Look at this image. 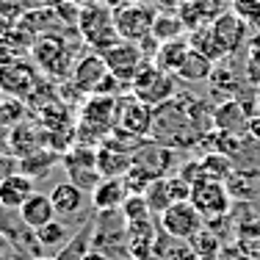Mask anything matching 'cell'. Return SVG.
I'll return each instance as SVG.
<instances>
[{
    "instance_id": "1",
    "label": "cell",
    "mask_w": 260,
    "mask_h": 260,
    "mask_svg": "<svg viewBox=\"0 0 260 260\" xmlns=\"http://www.w3.org/2000/svg\"><path fill=\"white\" fill-rule=\"evenodd\" d=\"M78 34L94 53H105L116 42H122L114 25V9L105 3H89L78 11Z\"/></svg>"
},
{
    "instance_id": "2",
    "label": "cell",
    "mask_w": 260,
    "mask_h": 260,
    "mask_svg": "<svg viewBox=\"0 0 260 260\" xmlns=\"http://www.w3.org/2000/svg\"><path fill=\"white\" fill-rule=\"evenodd\" d=\"M72 86L80 91V94H111L116 97V91H119V83L114 75H111L108 64H105V58L100 53L91 50L89 55H83V58H78L75 70H72Z\"/></svg>"
},
{
    "instance_id": "3",
    "label": "cell",
    "mask_w": 260,
    "mask_h": 260,
    "mask_svg": "<svg viewBox=\"0 0 260 260\" xmlns=\"http://www.w3.org/2000/svg\"><path fill=\"white\" fill-rule=\"evenodd\" d=\"M175 78L177 75H169V72H164L155 64H147L144 70L133 78L130 94H133L136 100H141L144 105H150V108H158V105L175 100V91H177Z\"/></svg>"
},
{
    "instance_id": "4",
    "label": "cell",
    "mask_w": 260,
    "mask_h": 260,
    "mask_svg": "<svg viewBox=\"0 0 260 260\" xmlns=\"http://www.w3.org/2000/svg\"><path fill=\"white\" fill-rule=\"evenodd\" d=\"M34 58H36V67H39L42 72H47L50 78L72 75V70H75V64H78L72 45L64 42L61 36H53V34H45L34 45Z\"/></svg>"
},
{
    "instance_id": "5",
    "label": "cell",
    "mask_w": 260,
    "mask_h": 260,
    "mask_svg": "<svg viewBox=\"0 0 260 260\" xmlns=\"http://www.w3.org/2000/svg\"><path fill=\"white\" fill-rule=\"evenodd\" d=\"M155 17H158V9H152L150 3H141V0L125 3V6H119V9H114L116 34L125 42H141V39H147V36H152Z\"/></svg>"
},
{
    "instance_id": "6",
    "label": "cell",
    "mask_w": 260,
    "mask_h": 260,
    "mask_svg": "<svg viewBox=\"0 0 260 260\" xmlns=\"http://www.w3.org/2000/svg\"><path fill=\"white\" fill-rule=\"evenodd\" d=\"M160 230L175 241H194L197 235L205 230V216L194 208V202H175L158 216Z\"/></svg>"
},
{
    "instance_id": "7",
    "label": "cell",
    "mask_w": 260,
    "mask_h": 260,
    "mask_svg": "<svg viewBox=\"0 0 260 260\" xmlns=\"http://www.w3.org/2000/svg\"><path fill=\"white\" fill-rule=\"evenodd\" d=\"M61 166L70 175V183H75L78 188H83L86 194L97 188V183L103 180L100 169H97V150L86 144H75L70 152L61 155Z\"/></svg>"
},
{
    "instance_id": "8",
    "label": "cell",
    "mask_w": 260,
    "mask_h": 260,
    "mask_svg": "<svg viewBox=\"0 0 260 260\" xmlns=\"http://www.w3.org/2000/svg\"><path fill=\"white\" fill-rule=\"evenodd\" d=\"M100 55L105 58V64H108L111 75L125 86L133 83V78L147 67V55H144V50H141L139 42H125L122 39V42H116L114 47H108V50L100 53Z\"/></svg>"
},
{
    "instance_id": "9",
    "label": "cell",
    "mask_w": 260,
    "mask_h": 260,
    "mask_svg": "<svg viewBox=\"0 0 260 260\" xmlns=\"http://www.w3.org/2000/svg\"><path fill=\"white\" fill-rule=\"evenodd\" d=\"M191 202L205 219H224V213L233 205V194L224 183L202 180L191 188Z\"/></svg>"
},
{
    "instance_id": "10",
    "label": "cell",
    "mask_w": 260,
    "mask_h": 260,
    "mask_svg": "<svg viewBox=\"0 0 260 260\" xmlns=\"http://www.w3.org/2000/svg\"><path fill=\"white\" fill-rule=\"evenodd\" d=\"M152 116H155V108L136 100L133 94L125 97V100L119 97V122H116V127L127 130L130 136H136V139H150L152 136Z\"/></svg>"
},
{
    "instance_id": "11",
    "label": "cell",
    "mask_w": 260,
    "mask_h": 260,
    "mask_svg": "<svg viewBox=\"0 0 260 260\" xmlns=\"http://www.w3.org/2000/svg\"><path fill=\"white\" fill-rule=\"evenodd\" d=\"M172 164H175V152H172V147L158 144V141L155 144L141 141V144L133 150V166L144 169L152 180H158V177H169Z\"/></svg>"
},
{
    "instance_id": "12",
    "label": "cell",
    "mask_w": 260,
    "mask_h": 260,
    "mask_svg": "<svg viewBox=\"0 0 260 260\" xmlns=\"http://www.w3.org/2000/svg\"><path fill=\"white\" fill-rule=\"evenodd\" d=\"M210 28H213V34H216V39H219L224 55L238 53V47L246 42V34H249V25H246L235 11H224V14H219L213 22H210Z\"/></svg>"
},
{
    "instance_id": "13",
    "label": "cell",
    "mask_w": 260,
    "mask_h": 260,
    "mask_svg": "<svg viewBox=\"0 0 260 260\" xmlns=\"http://www.w3.org/2000/svg\"><path fill=\"white\" fill-rule=\"evenodd\" d=\"M34 67L25 64V61H3L0 64V91H6L9 97H25L30 89H34Z\"/></svg>"
},
{
    "instance_id": "14",
    "label": "cell",
    "mask_w": 260,
    "mask_h": 260,
    "mask_svg": "<svg viewBox=\"0 0 260 260\" xmlns=\"http://www.w3.org/2000/svg\"><path fill=\"white\" fill-rule=\"evenodd\" d=\"M6 144H9V152L11 155H17V158H28V155H34V152H39V150H45L47 147V130H39V127H34V125H17V127H11L9 130V139H6Z\"/></svg>"
},
{
    "instance_id": "15",
    "label": "cell",
    "mask_w": 260,
    "mask_h": 260,
    "mask_svg": "<svg viewBox=\"0 0 260 260\" xmlns=\"http://www.w3.org/2000/svg\"><path fill=\"white\" fill-rule=\"evenodd\" d=\"M89 197H91L94 210L103 213V210H122L125 200L130 197V191H127V185H125L122 177H103Z\"/></svg>"
},
{
    "instance_id": "16",
    "label": "cell",
    "mask_w": 260,
    "mask_h": 260,
    "mask_svg": "<svg viewBox=\"0 0 260 260\" xmlns=\"http://www.w3.org/2000/svg\"><path fill=\"white\" fill-rule=\"evenodd\" d=\"M34 194H36L34 177H28L25 172H17V175L9 177V180L0 183V208L20 210Z\"/></svg>"
},
{
    "instance_id": "17",
    "label": "cell",
    "mask_w": 260,
    "mask_h": 260,
    "mask_svg": "<svg viewBox=\"0 0 260 260\" xmlns=\"http://www.w3.org/2000/svg\"><path fill=\"white\" fill-rule=\"evenodd\" d=\"M127 252L136 260H150L155 255V227L150 219L127 221Z\"/></svg>"
},
{
    "instance_id": "18",
    "label": "cell",
    "mask_w": 260,
    "mask_h": 260,
    "mask_svg": "<svg viewBox=\"0 0 260 260\" xmlns=\"http://www.w3.org/2000/svg\"><path fill=\"white\" fill-rule=\"evenodd\" d=\"M210 89H213V94L219 91L221 97H227V100H235L238 97V83H249L246 80V72H238V67L230 64V55L227 58H221L219 64L213 67V75H210Z\"/></svg>"
},
{
    "instance_id": "19",
    "label": "cell",
    "mask_w": 260,
    "mask_h": 260,
    "mask_svg": "<svg viewBox=\"0 0 260 260\" xmlns=\"http://www.w3.org/2000/svg\"><path fill=\"white\" fill-rule=\"evenodd\" d=\"M130 166H133V155L127 150H119L111 141H103L97 147V169L103 177H125Z\"/></svg>"
},
{
    "instance_id": "20",
    "label": "cell",
    "mask_w": 260,
    "mask_h": 260,
    "mask_svg": "<svg viewBox=\"0 0 260 260\" xmlns=\"http://www.w3.org/2000/svg\"><path fill=\"white\" fill-rule=\"evenodd\" d=\"M55 216H58V213H55V205H53L50 194H39V191H36L25 205L20 208V221L25 227H30L34 233L39 230V227L50 224Z\"/></svg>"
},
{
    "instance_id": "21",
    "label": "cell",
    "mask_w": 260,
    "mask_h": 260,
    "mask_svg": "<svg viewBox=\"0 0 260 260\" xmlns=\"http://www.w3.org/2000/svg\"><path fill=\"white\" fill-rule=\"evenodd\" d=\"M50 200H53V205H55V213L64 216V219H72V216H78L80 210L86 208V191L78 188L75 183L67 180V183L53 185Z\"/></svg>"
},
{
    "instance_id": "22",
    "label": "cell",
    "mask_w": 260,
    "mask_h": 260,
    "mask_svg": "<svg viewBox=\"0 0 260 260\" xmlns=\"http://www.w3.org/2000/svg\"><path fill=\"white\" fill-rule=\"evenodd\" d=\"M191 53V42L185 39H172V42H164V45L158 47V55L152 58V64L160 67L164 72H169V75H177V70L183 67L185 55Z\"/></svg>"
},
{
    "instance_id": "23",
    "label": "cell",
    "mask_w": 260,
    "mask_h": 260,
    "mask_svg": "<svg viewBox=\"0 0 260 260\" xmlns=\"http://www.w3.org/2000/svg\"><path fill=\"white\" fill-rule=\"evenodd\" d=\"M213 67H216L213 58H208V55H202L200 50L191 47V53L185 55L183 67L177 70V80H183V83H202V80H210Z\"/></svg>"
},
{
    "instance_id": "24",
    "label": "cell",
    "mask_w": 260,
    "mask_h": 260,
    "mask_svg": "<svg viewBox=\"0 0 260 260\" xmlns=\"http://www.w3.org/2000/svg\"><path fill=\"white\" fill-rule=\"evenodd\" d=\"M91 238H94V219L86 221V224L55 252V260H83L91 252Z\"/></svg>"
},
{
    "instance_id": "25",
    "label": "cell",
    "mask_w": 260,
    "mask_h": 260,
    "mask_svg": "<svg viewBox=\"0 0 260 260\" xmlns=\"http://www.w3.org/2000/svg\"><path fill=\"white\" fill-rule=\"evenodd\" d=\"M177 14H180V20L185 22V30L205 28V25H210V22L219 17L210 0H185V6L177 11Z\"/></svg>"
},
{
    "instance_id": "26",
    "label": "cell",
    "mask_w": 260,
    "mask_h": 260,
    "mask_svg": "<svg viewBox=\"0 0 260 260\" xmlns=\"http://www.w3.org/2000/svg\"><path fill=\"white\" fill-rule=\"evenodd\" d=\"M200 164H202V172H205V180H216V183H227L235 172V160L221 150L202 155Z\"/></svg>"
},
{
    "instance_id": "27",
    "label": "cell",
    "mask_w": 260,
    "mask_h": 260,
    "mask_svg": "<svg viewBox=\"0 0 260 260\" xmlns=\"http://www.w3.org/2000/svg\"><path fill=\"white\" fill-rule=\"evenodd\" d=\"M185 34V22L180 20L177 11H158L155 17V25H152V36L164 45V42H172V39H183Z\"/></svg>"
},
{
    "instance_id": "28",
    "label": "cell",
    "mask_w": 260,
    "mask_h": 260,
    "mask_svg": "<svg viewBox=\"0 0 260 260\" xmlns=\"http://www.w3.org/2000/svg\"><path fill=\"white\" fill-rule=\"evenodd\" d=\"M188 42H191V47H194V50H200L202 55H208V58H213V61L227 58L224 50H221V45H219V39H216V34H213V28H210V25L191 30V34H188Z\"/></svg>"
},
{
    "instance_id": "29",
    "label": "cell",
    "mask_w": 260,
    "mask_h": 260,
    "mask_svg": "<svg viewBox=\"0 0 260 260\" xmlns=\"http://www.w3.org/2000/svg\"><path fill=\"white\" fill-rule=\"evenodd\" d=\"M34 235H36V244H39L42 249H55V252L70 241V230H67V224H64V221H58V219H53L50 224L39 227Z\"/></svg>"
},
{
    "instance_id": "30",
    "label": "cell",
    "mask_w": 260,
    "mask_h": 260,
    "mask_svg": "<svg viewBox=\"0 0 260 260\" xmlns=\"http://www.w3.org/2000/svg\"><path fill=\"white\" fill-rule=\"evenodd\" d=\"M55 160H58V152H53V150L45 147V150L22 158L20 160V172H25L28 177H47V172L55 166Z\"/></svg>"
},
{
    "instance_id": "31",
    "label": "cell",
    "mask_w": 260,
    "mask_h": 260,
    "mask_svg": "<svg viewBox=\"0 0 260 260\" xmlns=\"http://www.w3.org/2000/svg\"><path fill=\"white\" fill-rule=\"evenodd\" d=\"M144 200H147V205H150L152 216H160L169 205H175V202H172V194H169V180H166V177L152 180L150 188L144 191Z\"/></svg>"
},
{
    "instance_id": "32",
    "label": "cell",
    "mask_w": 260,
    "mask_h": 260,
    "mask_svg": "<svg viewBox=\"0 0 260 260\" xmlns=\"http://www.w3.org/2000/svg\"><path fill=\"white\" fill-rule=\"evenodd\" d=\"M22 119H25V105H22L20 97H3L0 100V127L11 130L22 125Z\"/></svg>"
},
{
    "instance_id": "33",
    "label": "cell",
    "mask_w": 260,
    "mask_h": 260,
    "mask_svg": "<svg viewBox=\"0 0 260 260\" xmlns=\"http://www.w3.org/2000/svg\"><path fill=\"white\" fill-rule=\"evenodd\" d=\"M122 216H125L127 221H141V219H150L152 210L147 205L144 194H130L125 200V205H122Z\"/></svg>"
},
{
    "instance_id": "34",
    "label": "cell",
    "mask_w": 260,
    "mask_h": 260,
    "mask_svg": "<svg viewBox=\"0 0 260 260\" xmlns=\"http://www.w3.org/2000/svg\"><path fill=\"white\" fill-rule=\"evenodd\" d=\"M233 11L246 22L249 28H257L260 30V0H235L233 3Z\"/></svg>"
},
{
    "instance_id": "35",
    "label": "cell",
    "mask_w": 260,
    "mask_h": 260,
    "mask_svg": "<svg viewBox=\"0 0 260 260\" xmlns=\"http://www.w3.org/2000/svg\"><path fill=\"white\" fill-rule=\"evenodd\" d=\"M246 80H249V86H260V36L257 39H252L249 50H246Z\"/></svg>"
},
{
    "instance_id": "36",
    "label": "cell",
    "mask_w": 260,
    "mask_h": 260,
    "mask_svg": "<svg viewBox=\"0 0 260 260\" xmlns=\"http://www.w3.org/2000/svg\"><path fill=\"white\" fill-rule=\"evenodd\" d=\"M122 180H125V185H127V191H130V194H144V191L150 188L152 177L147 175L144 169H139V166H130V169H127V175L122 177Z\"/></svg>"
},
{
    "instance_id": "37",
    "label": "cell",
    "mask_w": 260,
    "mask_h": 260,
    "mask_svg": "<svg viewBox=\"0 0 260 260\" xmlns=\"http://www.w3.org/2000/svg\"><path fill=\"white\" fill-rule=\"evenodd\" d=\"M166 180H169L172 202H188V200H191V188H194V185H188L180 175H169Z\"/></svg>"
},
{
    "instance_id": "38",
    "label": "cell",
    "mask_w": 260,
    "mask_h": 260,
    "mask_svg": "<svg viewBox=\"0 0 260 260\" xmlns=\"http://www.w3.org/2000/svg\"><path fill=\"white\" fill-rule=\"evenodd\" d=\"M17 172H20V158L0 150V183L9 180L11 175H17Z\"/></svg>"
},
{
    "instance_id": "39",
    "label": "cell",
    "mask_w": 260,
    "mask_h": 260,
    "mask_svg": "<svg viewBox=\"0 0 260 260\" xmlns=\"http://www.w3.org/2000/svg\"><path fill=\"white\" fill-rule=\"evenodd\" d=\"M180 177L188 185H197V183H202L205 180V172H202V164L200 160H191V164H185L183 169H180Z\"/></svg>"
},
{
    "instance_id": "40",
    "label": "cell",
    "mask_w": 260,
    "mask_h": 260,
    "mask_svg": "<svg viewBox=\"0 0 260 260\" xmlns=\"http://www.w3.org/2000/svg\"><path fill=\"white\" fill-rule=\"evenodd\" d=\"M166 260H200V255L194 252V246H180V249L172 246V252H169V257H166Z\"/></svg>"
},
{
    "instance_id": "41",
    "label": "cell",
    "mask_w": 260,
    "mask_h": 260,
    "mask_svg": "<svg viewBox=\"0 0 260 260\" xmlns=\"http://www.w3.org/2000/svg\"><path fill=\"white\" fill-rule=\"evenodd\" d=\"M83 260H114V257H108V255H103V252H97V249H91L89 255H86Z\"/></svg>"
},
{
    "instance_id": "42",
    "label": "cell",
    "mask_w": 260,
    "mask_h": 260,
    "mask_svg": "<svg viewBox=\"0 0 260 260\" xmlns=\"http://www.w3.org/2000/svg\"><path fill=\"white\" fill-rule=\"evenodd\" d=\"M100 3H105L108 9H119V6H125V3H133V0H100Z\"/></svg>"
},
{
    "instance_id": "43",
    "label": "cell",
    "mask_w": 260,
    "mask_h": 260,
    "mask_svg": "<svg viewBox=\"0 0 260 260\" xmlns=\"http://www.w3.org/2000/svg\"><path fill=\"white\" fill-rule=\"evenodd\" d=\"M255 111L260 114V86H257V91H255Z\"/></svg>"
},
{
    "instance_id": "44",
    "label": "cell",
    "mask_w": 260,
    "mask_h": 260,
    "mask_svg": "<svg viewBox=\"0 0 260 260\" xmlns=\"http://www.w3.org/2000/svg\"><path fill=\"white\" fill-rule=\"evenodd\" d=\"M3 241H6V233H3V230H0V244H3Z\"/></svg>"
},
{
    "instance_id": "45",
    "label": "cell",
    "mask_w": 260,
    "mask_h": 260,
    "mask_svg": "<svg viewBox=\"0 0 260 260\" xmlns=\"http://www.w3.org/2000/svg\"><path fill=\"white\" fill-rule=\"evenodd\" d=\"M34 260H55V257H34Z\"/></svg>"
},
{
    "instance_id": "46",
    "label": "cell",
    "mask_w": 260,
    "mask_h": 260,
    "mask_svg": "<svg viewBox=\"0 0 260 260\" xmlns=\"http://www.w3.org/2000/svg\"><path fill=\"white\" fill-rule=\"evenodd\" d=\"M0 260H6V255H3V252H0Z\"/></svg>"
}]
</instances>
